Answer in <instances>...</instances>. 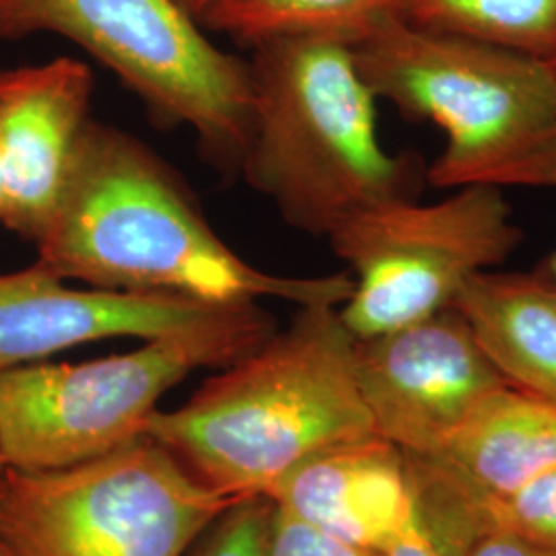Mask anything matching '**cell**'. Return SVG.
<instances>
[{"instance_id": "3957f363", "label": "cell", "mask_w": 556, "mask_h": 556, "mask_svg": "<svg viewBox=\"0 0 556 556\" xmlns=\"http://www.w3.org/2000/svg\"><path fill=\"white\" fill-rule=\"evenodd\" d=\"M248 64L252 108L238 169L287 225L328 238L365 208L417 199L427 169L417 155L383 149L379 100L353 46L282 38L256 46Z\"/></svg>"}, {"instance_id": "9c48e42d", "label": "cell", "mask_w": 556, "mask_h": 556, "mask_svg": "<svg viewBox=\"0 0 556 556\" xmlns=\"http://www.w3.org/2000/svg\"><path fill=\"white\" fill-rule=\"evenodd\" d=\"M358 388L376 435L431 457L478 404L507 386L456 307L355 340Z\"/></svg>"}, {"instance_id": "8fae6325", "label": "cell", "mask_w": 556, "mask_h": 556, "mask_svg": "<svg viewBox=\"0 0 556 556\" xmlns=\"http://www.w3.org/2000/svg\"><path fill=\"white\" fill-rule=\"evenodd\" d=\"M93 91V73L77 59L0 68V223L25 241L38 243L59 208Z\"/></svg>"}, {"instance_id": "52a82bcc", "label": "cell", "mask_w": 556, "mask_h": 556, "mask_svg": "<svg viewBox=\"0 0 556 556\" xmlns=\"http://www.w3.org/2000/svg\"><path fill=\"white\" fill-rule=\"evenodd\" d=\"M56 34L110 68L165 124L238 169L248 139L250 64L223 52L176 0H0V40Z\"/></svg>"}, {"instance_id": "603a6c76", "label": "cell", "mask_w": 556, "mask_h": 556, "mask_svg": "<svg viewBox=\"0 0 556 556\" xmlns=\"http://www.w3.org/2000/svg\"><path fill=\"white\" fill-rule=\"evenodd\" d=\"M544 270H546V275L551 277V280H553V285H555L556 289V250L551 254V256H548V260H546Z\"/></svg>"}, {"instance_id": "5bb4252c", "label": "cell", "mask_w": 556, "mask_h": 556, "mask_svg": "<svg viewBox=\"0 0 556 556\" xmlns=\"http://www.w3.org/2000/svg\"><path fill=\"white\" fill-rule=\"evenodd\" d=\"M454 307L507 386L556 402V289L544 268L482 270Z\"/></svg>"}, {"instance_id": "44dd1931", "label": "cell", "mask_w": 556, "mask_h": 556, "mask_svg": "<svg viewBox=\"0 0 556 556\" xmlns=\"http://www.w3.org/2000/svg\"><path fill=\"white\" fill-rule=\"evenodd\" d=\"M470 556H556V551L542 548L501 530H484Z\"/></svg>"}, {"instance_id": "30bf717a", "label": "cell", "mask_w": 556, "mask_h": 556, "mask_svg": "<svg viewBox=\"0 0 556 556\" xmlns=\"http://www.w3.org/2000/svg\"><path fill=\"white\" fill-rule=\"evenodd\" d=\"M262 312L260 303L213 305L179 295L77 289L36 262L0 275V369L110 338L213 332Z\"/></svg>"}, {"instance_id": "8992f818", "label": "cell", "mask_w": 556, "mask_h": 556, "mask_svg": "<svg viewBox=\"0 0 556 556\" xmlns=\"http://www.w3.org/2000/svg\"><path fill=\"white\" fill-rule=\"evenodd\" d=\"M238 501L142 438L62 470H0V540L20 556H184Z\"/></svg>"}, {"instance_id": "7402d4cb", "label": "cell", "mask_w": 556, "mask_h": 556, "mask_svg": "<svg viewBox=\"0 0 556 556\" xmlns=\"http://www.w3.org/2000/svg\"><path fill=\"white\" fill-rule=\"evenodd\" d=\"M179 7L184 9V11H188L194 20L202 21L204 17V13L208 11V7L213 4V0H176ZM202 25V23H200Z\"/></svg>"}, {"instance_id": "4fadbf2b", "label": "cell", "mask_w": 556, "mask_h": 556, "mask_svg": "<svg viewBox=\"0 0 556 556\" xmlns=\"http://www.w3.org/2000/svg\"><path fill=\"white\" fill-rule=\"evenodd\" d=\"M425 459L478 503L507 497L556 466V402L503 386Z\"/></svg>"}, {"instance_id": "ba28073f", "label": "cell", "mask_w": 556, "mask_h": 556, "mask_svg": "<svg viewBox=\"0 0 556 556\" xmlns=\"http://www.w3.org/2000/svg\"><path fill=\"white\" fill-rule=\"evenodd\" d=\"M326 239L353 278L338 316L351 337L367 340L452 307L464 282L501 266L523 233L501 188L466 186L433 204L365 208Z\"/></svg>"}, {"instance_id": "2e32d148", "label": "cell", "mask_w": 556, "mask_h": 556, "mask_svg": "<svg viewBox=\"0 0 556 556\" xmlns=\"http://www.w3.org/2000/svg\"><path fill=\"white\" fill-rule=\"evenodd\" d=\"M400 20L532 59L556 56V0H400Z\"/></svg>"}, {"instance_id": "ffe728a7", "label": "cell", "mask_w": 556, "mask_h": 556, "mask_svg": "<svg viewBox=\"0 0 556 556\" xmlns=\"http://www.w3.org/2000/svg\"><path fill=\"white\" fill-rule=\"evenodd\" d=\"M268 556H383V553L361 548L340 538L330 536L316 526L289 511H282L275 505L268 538Z\"/></svg>"}, {"instance_id": "e0dca14e", "label": "cell", "mask_w": 556, "mask_h": 556, "mask_svg": "<svg viewBox=\"0 0 556 556\" xmlns=\"http://www.w3.org/2000/svg\"><path fill=\"white\" fill-rule=\"evenodd\" d=\"M408 459L413 511L383 556H470L486 530L480 503L431 459Z\"/></svg>"}, {"instance_id": "4316f807", "label": "cell", "mask_w": 556, "mask_h": 556, "mask_svg": "<svg viewBox=\"0 0 556 556\" xmlns=\"http://www.w3.org/2000/svg\"><path fill=\"white\" fill-rule=\"evenodd\" d=\"M7 466H4V459H2V456H0V470H4Z\"/></svg>"}, {"instance_id": "6da1fadb", "label": "cell", "mask_w": 556, "mask_h": 556, "mask_svg": "<svg viewBox=\"0 0 556 556\" xmlns=\"http://www.w3.org/2000/svg\"><path fill=\"white\" fill-rule=\"evenodd\" d=\"M38 264L93 289L161 293L213 305L278 299L340 307L349 273L282 277L250 264L204 217L176 172L142 140L91 119Z\"/></svg>"}, {"instance_id": "d4e9b609", "label": "cell", "mask_w": 556, "mask_h": 556, "mask_svg": "<svg viewBox=\"0 0 556 556\" xmlns=\"http://www.w3.org/2000/svg\"><path fill=\"white\" fill-rule=\"evenodd\" d=\"M2 194H4V174H2V160H0V206H2Z\"/></svg>"}, {"instance_id": "484cf974", "label": "cell", "mask_w": 556, "mask_h": 556, "mask_svg": "<svg viewBox=\"0 0 556 556\" xmlns=\"http://www.w3.org/2000/svg\"><path fill=\"white\" fill-rule=\"evenodd\" d=\"M548 64H551V68H553V73H555V77H556V56H555V59L551 60V62H548Z\"/></svg>"}, {"instance_id": "7c38bea8", "label": "cell", "mask_w": 556, "mask_h": 556, "mask_svg": "<svg viewBox=\"0 0 556 556\" xmlns=\"http://www.w3.org/2000/svg\"><path fill=\"white\" fill-rule=\"evenodd\" d=\"M268 498L330 536L383 553L413 511L410 459L379 435L303 459Z\"/></svg>"}, {"instance_id": "277c9868", "label": "cell", "mask_w": 556, "mask_h": 556, "mask_svg": "<svg viewBox=\"0 0 556 556\" xmlns=\"http://www.w3.org/2000/svg\"><path fill=\"white\" fill-rule=\"evenodd\" d=\"M353 54L378 100L443 130L445 147L425 174L431 186L556 188V77L546 60L400 17Z\"/></svg>"}, {"instance_id": "5b68a950", "label": "cell", "mask_w": 556, "mask_h": 556, "mask_svg": "<svg viewBox=\"0 0 556 556\" xmlns=\"http://www.w3.org/2000/svg\"><path fill=\"white\" fill-rule=\"evenodd\" d=\"M266 309L231 328L142 340L85 363L0 369V456L23 472L62 470L147 438L165 396L192 371L223 369L277 332Z\"/></svg>"}, {"instance_id": "ac0fdd59", "label": "cell", "mask_w": 556, "mask_h": 556, "mask_svg": "<svg viewBox=\"0 0 556 556\" xmlns=\"http://www.w3.org/2000/svg\"><path fill=\"white\" fill-rule=\"evenodd\" d=\"M486 530H501L556 551V466L507 497L480 503Z\"/></svg>"}, {"instance_id": "d6986e66", "label": "cell", "mask_w": 556, "mask_h": 556, "mask_svg": "<svg viewBox=\"0 0 556 556\" xmlns=\"http://www.w3.org/2000/svg\"><path fill=\"white\" fill-rule=\"evenodd\" d=\"M273 516L270 498H239L202 534L192 556H268Z\"/></svg>"}, {"instance_id": "9a60e30c", "label": "cell", "mask_w": 556, "mask_h": 556, "mask_svg": "<svg viewBox=\"0 0 556 556\" xmlns=\"http://www.w3.org/2000/svg\"><path fill=\"white\" fill-rule=\"evenodd\" d=\"M392 17L400 0H213L200 23L252 48L303 36L355 46Z\"/></svg>"}, {"instance_id": "7a4b0ae2", "label": "cell", "mask_w": 556, "mask_h": 556, "mask_svg": "<svg viewBox=\"0 0 556 556\" xmlns=\"http://www.w3.org/2000/svg\"><path fill=\"white\" fill-rule=\"evenodd\" d=\"M376 435L358 388L355 338L338 307H299L287 330L206 379L147 427L169 454L229 497H268L303 459Z\"/></svg>"}, {"instance_id": "cb8c5ba5", "label": "cell", "mask_w": 556, "mask_h": 556, "mask_svg": "<svg viewBox=\"0 0 556 556\" xmlns=\"http://www.w3.org/2000/svg\"><path fill=\"white\" fill-rule=\"evenodd\" d=\"M0 556H20V555H17V553H15V551H13V548H11V546H9V544H7V542H2V540H0Z\"/></svg>"}]
</instances>
